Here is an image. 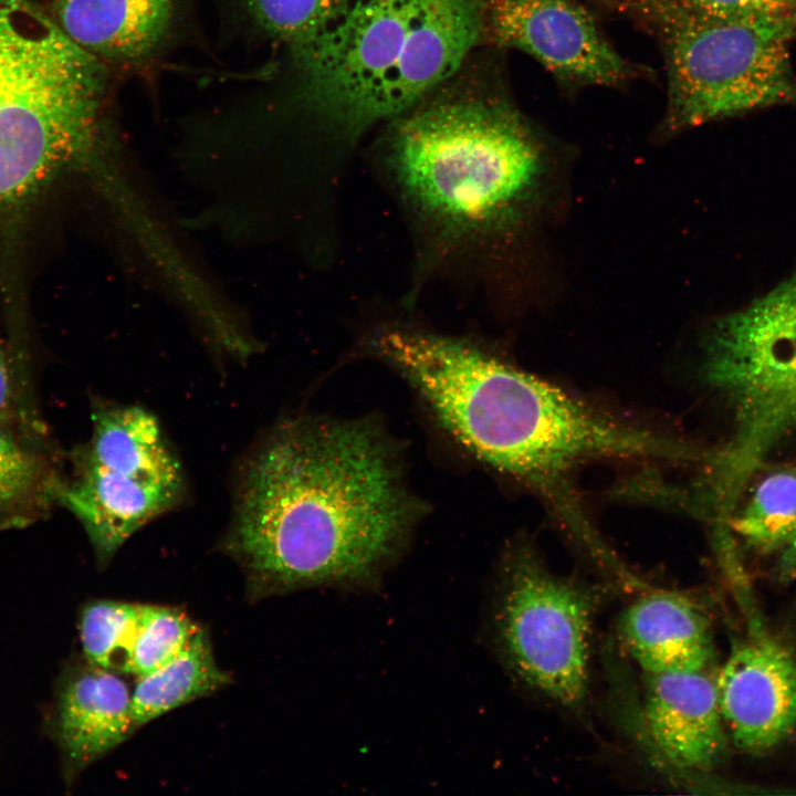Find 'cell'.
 I'll list each match as a JSON object with an SVG mask.
<instances>
[{"label": "cell", "instance_id": "obj_1", "mask_svg": "<svg viewBox=\"0 0 796 796\" xmlns=\"http://www.w3.org/2000/svg\"><path fill=\"white\" fill-rule=\"evenodd\" d=\"M389 443L369 422L297 418L243 459L222 549L261 599L371 584L415 517Z\"/></svg>", "mask_w": 796, "mask_h": 796}, {"label": "cell", "instance_id": "obj_2", "mask_svg": "<svg viewBox=\"0 0 796 796\" xmlns=\"http://www.w3.org/2000/svg\"><path fill=\"white\" fill-rule=\"evenodd\" d=\"M374 348L459 443L549 495H563L566 475L588 459L679 455V444L615 421L460 339L390 328Z\"/></svg>", "mask_w": 796, "mask_h": 796}, {"label": "cell", "instance_id": "obj_3", "mask_svg": "<svg viewBox=\"0 0 796 796\" xmlns=\"http://www.w3.org/2000/svg\"><path fill=\"white\" fill-rule=\"evenodd\" d=\"M481 39V0H335L292 59L301 97L354 137L423 102Z\"/></svg>", "mask_w": 796, "mask_h": 796}, {"label": "cell", "instance_id": "obj_4", "mask_svg": "<svg viewBox=\"0 0 796 796\" xmlns=\"http://www.w3.org/2000/svg\"><path fill=\"white\" fill-rule=\"evenodd\" d=\"M389 163L408 199L448 231L505 224L543 171L538 142L506 101L444 97L397 118Z\"/></svg>", "mask_w": 796, "mask_h": 796}, {"label": "cell", "instance_id": "obj_5", "mask_svg": "<svg viewBox=\"0 0 796 796\" xmlns=\"http://www.w3.org/2000/svg\"><path fill=\"white\" fill-rule=\"evenodd\" d=\"M106 71L34 0H0V203L34 191L91 145Z\"/></svg>", "mask_w": 796, "mask_h": 796}, {"label": "cell", "instance_id": "obj_6", "mask_svg": "<svg viewBox=\"0 0 796 796\" xmlns=\"http://www.w3.org/2000/svg\"><path fill=\"white\" fill-rule=\"evenodd\" d=\"M652 34L666 62L671 130L796 105V28L713 19L672 0H607Z\"/></svg>", "mask_w": 796, "mask_h": 796}, {"label": "cell", "instance_id": "obj_7", "mask_svg": "<svg viewBox=\"0 0 796 796\" xmlns=\"http://www.w3.org/2000/svg\"><path fill=\"white\" fill-rule=\"evenodd\" d=\"M703 374L731 410V432L709 470L742 496L766 460L796 437V273L711 328Z\"/></svg>", "mask_w": 796, "mask_h": 796}, {"label": "cell", "instance_id": "obj_8", "mask_svg": "<svg viewBox=\"0 0 796 796\" xmlns=\"http://www.w3.org/2000/svg\"><path fill=\"white\" fill-rule=\"evenodd\" d=\"M92 436L73 452L59 502L86 532L100 566L186 495L181 464L149 410L96 400Z\"/></svg>", "mask_w": 796, "mask_h": 796}, {"label": "cell", "instance_id": "obj_9", "mask_svg": "<svg viewBox=\"0 0 796 796\" xmlns=\"http://www.w3.org/2000/svg\"><path fill=\"white\" fill-rule=\"evenodd\" d=\"M504 566L493 616L504 661L532 689L580 704L589 682L590 596L532 553L520 551Z\"/></svg>", "mask_w": 796, "mask_h": 796}, {"label": "cell", "instance_id": "obj_10", "mask_svg": "<svg viewBox=\"0 0 796 796\" xmlns=\"http://www.w3.org/2000/svg\"><path fill=\"white\" fill-rule=\"evenodd\" d=\"M482 38L522 51L557 80L618 86L632 74L578 0H481Z\"/></svg>", "mask_w": 796, "mask_h": 796}, {"label": "cell", "instance_id": "obj_11", "mask_svg": "<svg viewBox=\"0 0 796 796\" xmlns=\"http://www.w3.org/2000/svg\"><path fill=\"white\" fill-rule=\"evenodd\" d=\"M729 739L760 754L796 734V657L777 638L752 630L733 645L714 679Z\"/></svg>", "mask_w": 796, "mask_h": 796}, {"label": "cell", "instance_id": "obj_12", "mask_svg": "<svg viewBox=\"0 0 796 796\" xmlns=\"http://www.w3.org/2000/svg\"><path fill=\"white\" fill-rule=\"evenodd\" d=\"M35 1V0H34ZM77 46L105 65H138L171 38L180 0H36Z\"/></svg>", "mask_w": 796, "mask_h": 796}, {"label": "cell", "instance_id": "obj_13", "mask_svg": "<svg viewBox=\"0 0 796 796\" xmlns=\"http://www.w3.org/2000/svg\"><path fill=\"white\" fill-rule=\"evenodd\" d=\"M643 708L652 739L675 767L709 771L724 758L729 736L706 670L648 673Z\"/></svg>", "mask_w": 796, "mask_h": 796}, {"label": "cell", "instance_id": "obj_14", "mask_svg": "<svg viewBox=\"0 0 796 796\" xmlns=\"http://www.w3.org/2000/svg\"><path fill=\"white\" fill-rule=\"evenodd\" d=\"M55 730L71 783L135 731L132 690L121 673L86 660L70 668L59 690Z\"/></svg>", "mask_w": 796, "mask_h": 796}, {"label": "cell", "instance_id": "obj_15", "mask_svg": "<svg viewBox=\"0 0 796 796\" xmlns=\"http://www.w3.org/2000/svg\"><path fill=\"white\" fill-rule=\"evenodd\" d=\"M620 636L648 673L706 670L714 656L709 618L684 595L652 591L637 598L620 618Z\"/></svg>", "mask_w": 796, "mask_h": 796}, {"label": "cell", "instance_id": "obj_16", "mask_svg": "<svg viewBox=\"0 0 796 796\" xmlns=\"http://www.w3.org/2000/svg\"><path fill=\"white\" fill-rule=\"evenodd\" d=\"M230 675L216 662L208 632L199 628L187 646L155 671L138 677L132 690L134 727L209 695L229 684Z\"/></svg>", "mask_w": 796, "mask_h": 796}, {"label": "cell", "instance_id": "obj_17", "mask_svg": "<svg viewBox=\"0 0 796 796\" xmlns=\"http://www.w3.org/2000/svg\"><path fill=\"white\" fill-rule=\"evenodd\" d=\"M21 425L0 421V528L33 521L63 484Z\"/></svg>", "mask_w": 796, "mask_h": 796}, {"label": "cell", "instance_id": "obj_18", "mask_svg": "<svg viewBox=\"0 0 796 796\" xmlns=\"http://www.w3.org/2000/svg\"><path fill=\"white\" fill-rule=\"evenodd\" d=\"M730 530L760 553L782 552L796 536V468L764 476L734 512Z\"/></svg>", "mask_w": 796, "mask_h": 796}, {"label": "cell", "instance_id": "obj_19", "mask_svg": "<svg viewBox=\"0 0 796 796\" xmlns=\"http://www.w3.org/2000/svg\"><path fill=\"white\" fill-rule=\"evenodd\" d=\"M144 605L95 600L81 612L80 639L85 660L94 666L128 673L133 643Z\"/></svg>", "mask_w": 796, "mask_h": 796}, {"label": "cell", "instance_id": "obj_20", "mask_svg": "<svg viewBox=\"0 0 796 796\" xmlns=\"http://www.w3.org/2000/svg\"><path fill=\"white\" fill-rule=\"evenodd\" d=\"M252 24L291 54L308 44L327 22L335 0H238Z\"/></svg>", "mask_w": 796, "mask_h": 796}, {"label": "cell", "instance_id": "obj_21", "mask_svg": "<svg viewBox=\"0 0 796 796\" xmlns=\"http://www.w3.org/2000/svg\"><path fill=\"white\" fill-rule=\"evenodd\" d=\"M199 628L181 610L144 605L128 673L138 678L160 668L187 646Z\"/></svg>", "mask_w": 796, "mask_h": 796}, {"label": "cell", "instance_id": "obj_22", "mask_svg": "<svg viewBox=\"0 0 796 796\" xmlns=\"http://www.w3.org/2000/svg\"><path fill=\"white\" fill-rule=\"evenodd\" d=\"M702 15L725 21L796 28V0H672Z\"/></svg>", "mask_w": 796, "mask_h": 796}, {"label": "cell", "instance_id": "obj_23", "mask_svg": "<svg viewBox=\"0 0 796 796\" xmlns=\"http://www.w3.org/2000/svg\"><path fill=\"white\" fill-rule=\"evenodd\" d=\"M21 384L0 345V421L21 423Z\"/></svg>", "mask_w": 796, "mask_h": 796}, {"label": "cell", "instance_id": "obj_24", "mask_svg": "<svg viewBox=\"0 0 796 796\" xmlns=\"http://www.w3.org/2000/svg\"><path fill=\"white\" fill-rule=\"evenodd\" d=\"M778 575L784 580L796 577V536L779 552Z\"/></svg>", "mask_w": 796, "mask_h": 796}]
</instances>
